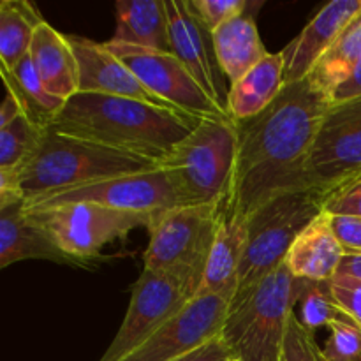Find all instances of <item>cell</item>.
I'll return each instance as SVG.
<instances>
[{
  "label": "cell",
  "instance_id": "obj_1",
  "mask_svg": "<svg viewBox=\"0 0 361 361\" xmlns=\"http://www.w3.org/2000/svg\"><path fill=\"white\" fill-rule=\"evenodd\" d=\"M331 99L312 81L284 87L264 111L238 126V155L226 207L247 219L275 194L307 187L305 162Z\"/></svg>",
  "mask_w": 361,
  "mask_h": 361
},
{
  "label": "cell",
  "instance_id": "obj_17",
  "mask_svg": "<svg viewBox=\"0 0 361 361\" xmlns=\"http://www.w3.org/2000/svg\"><path fill=\"white\" fill-rule=\"evenodd\" d=\"M361 13V0H331L284 48L286 87L307 80L344 28Z\"/></svg>",
  "mask_w": 361,
  "mask_h": 361
},
{
  "label": "cell",
  "instance_id": "obj_23",
  "mask_svg": "<svg viewBox=\"0 0 361 361\" xmlns=\"http://www.w3.org/2000/svg\"><path fill=\"white\" fill-rule=\"evenodd\" d=\"M286 87V53H270L235 85L228 97V113L235 122L250 120L268 108Z\"/></svg>",
  "mask_w": 361,
  "mask_h": 361
},
{
  "label": "cell",
  "instance_id": "obj_13",
  "mask_svg": "<svg viewBox=\"0 0 361 361\" xmlns=\"http://www.w3.org/2000/svg\"><path fill=\"white\" fill-rule=\"evenodd\" d=\"M231 303L215 295L196 296L140 348L120 361H173L219 337Z\"/></svg>",
  "mask_w": 361,
  "mask_h": 361
},
{
  "label": "cell",
  "instance_id": "obj_3",
  "mask_svg": "<svg viewBox=\"0 0 361 361\" xmlns=\"http://www.w3.org/2000/svg\"><path fill=\"white\" fill-rule=\"evenodd\" d=\"M155 168H159L157 162L148 159L123 154L46 127L37 152L18 173V190L25 201H32Z\"/></svg>",
  "mask_w": 361,
  "mask_h": 361
},
{
  "label": "cell",
  "instance_id": "obj_2",
  "mask_svg": "<svg viewBox=\"0 0 361 361\" xmlns=\"http://www.w3.org/2000/svg\"><path fill=\"white\" fill-rule=\"evenodd\" d=\"M200 120L136 99L80 92L63 104L48 127L161 166Z\"/></svg>",
  "mask_w": 361,
  "mask_h": 361
},
{
  "label": "cell",
  "instance_id": "obj_36",
  "mask_svg": "<svg viewBox=\"0 0 361 361\" xmlns=\"http://www.w3.org/2000/svg\"><path fill=\"white\" fill-rule=\"evenodd\" d=\"M23 106H21L20 99L16 97L11 88L6 87V97H4L2 106H0V129L6 126H9L14 118H18L20 115H23Z\"/></svg>",
  "mask_w": 361,
  "mask_h": 361
},
{
  "label": "cell",
  "instance_id": "obj_29",
  "mask_svg": "<svg viewBox=\"0 0 361 361\" xmlns=\"http://www.w3.org/2000/svg\"><path fill=\"white\" fill-rule=\"evenodd\" d=\"M279 361H326L323 349L314 338V331L303 326L296 310L289 316Z\"/></svg>",
  "mask_w": 361,
  "mask_h": 361
},
{
  "label": "cell",
  "instance_id": "obj_19",
  "mask_svg": "<svg viewBox=\"0 0 361 361\" xmlns=\"http://www.w3.org/2000/svg\"><path fill=\"white\" fill-rule=\"evenodd\" d=\"M28 55L49 94L67 102L80 92L78 62L67 35L60 34L48 21L35 30Z\"/></svg>",
  "mask_w": 361,
  "mask_h": 361
},
{
  "label": "cell",
  "instance_id": "obj_16",
  "mask_svg": "<svg viewBox=\"0 0 361 361\" xmlns=\"http://www.w3.org/2000/svg\"><path fill=\"white\" fill-rule=\"evenodd\" d=\"M25 259H44L74 268H85L63 252L55 240L32 221L20 192H0V268Z\"/></svg>",
  "mask_w": 361,
  "mask_h": 361
},
{
  "label": "cell",
  "instance_id": "obj_30",
  "mask_svg": "<svg viewBox=\"0 0 361 361\" xmlns=\"http://www.w3.org/2000/svg\"><path fill=\"white\" fill-rule=\"evenodd\" d=\"M323 355L326 361H361V326L353 319L331 324Z\"/></svg>",
  "mask_w": 361,
  "mask_h": 361
},
{
  "label": "cell",
  "instance_id": "obj_37",
  "mask_svg": "<svg viewBox=\"0 0 361 361\" xmlns=\"http://www.w3.org/2000/svg\"><path fill=\"white\" fill-rule=\"evenodd\" d=\"M358 95H361V66L355 71V74H353L342 87H338L337 90L334 92V95H331V104H334V102L349 101V99L358 97Z\"/></svg>",
  "mask_w": 361,
  "mask_h": 361
},
{
  "label": "cell",
  "instance_id": "obj_18",
  "mask_svg": "<svg viewBox=\"0 0 361 361\" xmlns=\"http://www.w3.org/2000/svg\"><path fill=\"white\" fill-rule=\"evenodd\" d=\"M247 240V221L233 208L222 207L217 235L204 267L200 295H215L233 302L238 289L240 267Z\"/></svg>",
  "mask_w": 361,
  "mask_h": 361
},
{
  "label": "cell",
  "instance_id": "obj_11",
  "mask_svg": "<svg viewBox=\"0 0 361 361\" xmlns=\"http://www.w3.org/2000/svg\"><path fill=\"white\" fill-rule=\"evenodd\" d=\"M303 175L307 187L324 192L361 175V95L330 106Z\"/></svg>",
  "mask_w": 361,
  "mask_h": 361
},
{
  "label": "cell",
  "instance_id": "obj_32",
  "mask_svg": "<svg viewBox=\"0 0 361 361\" xmlns=\"http://www.w3.org/2000/svg\"><path fill=\"white\" fill-rule=\"evenodd\" d=\"M324 214L361 217V175L326 192Z\"/></svg>",
  "mask_w": 361,
  "mask_h": 361
},
{
  "label": "cell",
  "instance_id": "obj_38",
  "mask_svg": "<svg viewBox=\"0 0 361 361\" xmlns=\"http://www.w3.org/2000/svg\"><path fill=\"white\" fill-rule=\"evenodd\" d=\"M338 277H348L353 281L361 282V254H355V256H344L341 267L337 271ZM335 275V277H337Z\"/></svg>",
  "mask_w": 361,
  "mask_h": 361
},
{
  "label": "cell",
  "instance_id": "obj_21",
  "mask_svg": "<svg viewBox=\"0 0 361 361\" xmlns=\"http://www.w3.org/2000/svg\"><path fill=\"white\" fill-rule=\"evenodd\" d=\"M256 6L257 4H250L245 13L238 14L212 32L217 60L231 85L242 80L250 69H254L261 60L270 55L257 30L256 18H254Z\"/></svg>",
  "mask_w": 361,
  "mask_h": 361
},
{
  "label": "cell",
  "instance_id": "obj_20",
  "mask_svg": "<svg viewBox=\"0 0 361 361\" xmlns=\"http://www.w3.org/2000/svg\"><path fill=\"white\" fill-rule=\"evenodd\" d=\"M344 256L337 236L331 231L330 217L323 214L295 240L286 264L300 281H334Z\"/></svg>",
  "mask_w": 361,
  "mask_h": 361
},
{
  "label": "cell",
  "instance_id": "obj_34",
  "mask_svg": "<svg viewBox=\"0 0 361 361\" xmlns=\"http://www.w3.org/2000/svg\"><path fill=\"white\" fill-rule=\"evenodd\" d=\"M334 293L344 312L361 326V282L337 275L334 279Z\"/></svg>",
  "mask_w": 361,
  "mask_h": 361
},
{
  "label": "cell",
  "instance_id": "obj_15",
  "mask_svg": "<svg viewBox=\"0 0 361 361\" xmlns=\"http://www.w3.org/2000/svg\"><path fill=\"white\" fill-rule=\"evenodd\" d=\"M67 41L76 56L80 92L136 99V101L148 102V104L173 109L166 102H162L157 95L152 94L137 80L136 74L118 56L113 55L106 48L104 42H95L92 39L80 37V35H67Z\"/></svg>",
  "mask_w": 361,
  "mask_h": 361
},
{
  "label": "cell",
  "instance_id": "obj_22",
  "mask_svg": "<svg viewBox=\"0 0 361 361\" xmlns=\"http://www.w3.org/2000/svg\"><path fill=\"white\" fill-rule=\"evenodd\" d=\"M115 7L116 30L109 41L173 53L166 0H118Z\"/></svg>",
  "mask_w": 361,
  "mask_h": 361
},
{
  "label": "cell",
  "instance_id": "obj_31",
  "mask_svg": "<svg viewBox=\"0 0 361 361\" xmlns=\"http://www.w3.org/2000/svg\"><path fill=\"white\" fill-rule=\"evenodd\" d=\"M250 4L252 2L249 0H190L194 13L210 32H215L229 20L245 13Z\"/></svg>",
  "mask_w": 361,
  "mask_h": 361
},
{
  "label": "cell",
  "instance_id": "obj_28",
  "mask_svg": "<svg viewBox=\"0 0 361 361\" xmlns=\"http://www.w3.org/2000/svg\"><path fill=\"white\" fill-rule=\"evenodd\" d=\"M298 303L300 321L310 331L351 319L335 296L334 281H302Z\"/></svg>",
  "mask_w": 361,
  "mask_h": 361
},
{
  "label": "cell",
  "instance_id": "obj_8",
  "mask_svg": "<svg viewBox=\"0 0 361 361\" xmlns=\"http://www.w3.org/2000/svg\"><path fill=\"white\" fill-rule=\"evenodd\" d=\"M28 215L41 226L56 245L92 270L102 259L101 250L109 243L129 236L134 229L150 228L152 219L133 212L115 210L101 204L73 203L51 208H34Z\"/></svg>",
  "mask_w": 361,
  "mask_h": 361
},
{
  "label": "cell",
  "instance_id": "obj_12",
  "mask_svg": "<svg viewBox=\"0 0 361 361\" xmlns=\"http://www.w3.org/2000/svg\"><path fill=\"white\" fill-rule=\"evenodd\" d=\"M106 48L118 56L137 80L173 109L192 115L196 118L229 116L217 108L207 92L200 87L185 63L175 53L154 51L129 44L104 42Z\"/></svg>",
  "mask_w": 361,
  "mask_h": 361
},
{
  "label": "cell",
  "instance_id": "obj_4",
  "mask_svg": "<svg viewBox=\"0 0 361 361\" xmlns=\"http://www.w3.org/2000/svg\"><path fill=\"white\" fill-rule=\"evenodd\" d=\"M302 281L284 263L235 296L221 337L238 361H279L289 316L300 302Z\"/></svg>",
  "mask_w": 361,
  "mask_h": 361
},
{
  "label": "cell",
  "instance_id": "obj_14",
  "mask_svg": "<svg viewBox=\"0 0 361 361\" xmlns=\"http://www.w3.org/2000/svg\"><path fill=\"white\" fill-rule=\"evenodd\" d=\"M166 11L173 53L185 63L217 108L229 115L228 97L231 83L217 60L212 32L194 13L190 0H166Z\"/></svg>",
  "mask_w": 361,
  "mask_h": 361
},
{
  "label": "cell",
  "instance_id": "obj_10",
  "mask_svg": "<svg viewBox=\"0 0 361 361\" xmlns=\"http://www.w3.org/2000/svg\"><path fill=\"white\" fill-rule=\"evenodd\" d=\"M196 296L197 293L178 275L143 268L130 289L126 317L99 361L123 360Z\"/></svg>",
  "mask_w": 361,
  "mask_h": 361
},
{
  "label": "cell",
  "instance_id": "obj_7",
  "mask_svg": "<svg viewBox=\"0 0 361 361\" xmlns=\"http://www.w3.org/2000/svg\"><path fill=\"white\" fill-rule=\"evenodd\" d=\"M221 212L222 207H180L155 219L148 228L145 268L178 275L200 295Z\"/></svg>",
  "mask_w": 361,
  "mask_h": 361
},
{
  "label": "cell",
  "instance_id": "obj_9",
  "mask_svg": "<svg viewBox=\"0 0 361 361\" xmlns=\"http://www.w3.org/2000/svg\"><path fill=\"white\" fill-rule=\"evenodd\" d=\"M73 203H92L115 210L133 212V214L147 215L152 222L166 212L187 207L171 175L161 166L148 171L115 176L90 185L25 201V207L34 210V208H51Z\"/></svg>",
  "mask_w": 361,
  "mask_h": 361
},
{
  "label": "cell",
  "instance_id": "obj_35",
  "mask_svg": "<svg viewBox=\"0 0 361 361\" xmlns=\"http://www.w3.org/2000/svg\"><path fill=\"white\" fill-rule=\"evenodd\" d=\"M173 361H238L236 360L235 353L231 351L228 344H226L224 338L219 335V337L212 338L207 344H203L201 348L194 349L189 355L180 356V358Z\"/></svg>",
  "mask_w": 361,
  "mask_h": 361
},
{
  "label": "cell",
  "instance_id": "obj_6",
  "mask_svg": "<svg viewBox=\"0 0 361 361\" xmlns=\"http://www.w3.org/2000/svg\"><path fill=\"white\" fill-rule=\"evenodd\" d=\"M324 197L326 192L316 187L289 189L275 194L247 219L245 252L235 296L284 263L303 229L324 214Z\"/></svg>",
  "mask_w": 361,
  "mask_h": 361
},
{
  "label": "cell",
  "instance_id": "obj_33",
  "mask_svg": "<svg viewBox=\"0 0 361 361\" xmlns=\"http://www.w3.org/2000/svg\"><path fill=\"white\" fill-rule=\"evenodd\" d=\"M334 235L337 236L345 256L361 254V217L328 215Z\"/></svg>",
  "mask_w": 361,
  "mask_h": 361
},
{
  "label": "cell",
  "instance_id": "obj_5",
  "mask_svg": "<svg viewBox=\"0 0 361 361\" xmlns=\"http://www.w3.org/2000/svg\"><path fill=\"white\" fill-rule=\"evenodd\" d=\"M238 155V126L231 116L201 118L161 168L171 175L187 207H224Z\"/></svg>",
  "mask_w": 361,
  "mask_h": 361
},
{
  "label": "cell",
  "instance_id": "obj_25",
  "mask_svg": "<svg viewBox=\"0 0 361 361\" xmlns=\"http://www.w3.org/2000/svg\"><path fill=\"white\" fill-rule=\"evenodd\" d=\"M361 66V13L344 28L337 41L324 53L309 80L324 92L334 95L338 87L345 83Z\"/></svg>",
  "mask_w": 361,
  "mask_h": 361
},
{
  "label": "cell",
  "instance_id": "obj_24",
  "mask_svg": "<svg viewBox=\"0 0 361 361\" xmlns=\"http://www.w3.org/2000/svg\"><path fill=\"white\" fill-rule=\"evenodd\" d=\"M44 18L27 0L0 2V69L13 71L28 55L35 30Z\"/></svg>",
  "mask_w": 361,
  "mask_h": 361
},
{
  "label": "cell",
  "instance_id": "obj_27",
  "mask_svg": "<svg viewBox=\"0 0 361 361\" xmlns=\"http://www.w3.org/2000/svg\"><path fill=\"white\" fill-rule=\"evenodd\" d=\"M46 127L32 122L27 115H20L9 126L0 129V171L14 173L28 162V159L37 152Z\"/></svg>",
  "mask_w": 361,
  "mask_h": 361
},
{
  "label": "cell",
  "instance_id": "obj_26",
  "mask_svg": "<svg viewBox=\"0 0 361 361\" xmlns=\"http://www.w3.org/2000/svg\"><path fill=\"white\" fill-rule=\"evenodd\" d=\"M0 74H2L4 87L11 88L16 94L23 106L25 115L37 126L48 127L66 104V101L46 90L35 73L30 55L25 56L13 71L0 69Z\"/></svg>",
  "mask_w": 361,
  "mask_h": 361
}]
</instances>
